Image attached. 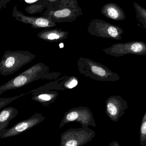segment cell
<instances>
[{"label":"cell","instance_id":"obj_2","mask_svg":"<svg viewBox=\"0 0 146 146\" xmlns=\"http://www.w3.org/2000/svg\"><path fill=\"white\" fill-rule=\"evenodd\" d=\"M82 13L76 0H62L55 4L49 3L42 16L55 23H72Z\"/></svg>","mask_w":146,"mask_h":146},{"label":"cell","instance_id":"obj_8","mask_svg":"<svg viewBox=\"0 0 146 146\" xmlns=\"http://www.w3.org/2000/svg\"><path fill=\"white\" fill-rule=\"evenodd\" d=\"M105 53L115 57H122L127 54L146 55V44L143 42H129L113 44L110 47L102 49Z\"/></svg>","mask_w":146,"mask_h":146},{"label":"cell","instance_id":"obj_5","mask_svg":"<svg viewBox=\"0 0 146 146\" xmlns=\"http://www.w3.org/2000/svg\"><path fill=\"white\" fill-rule=\"evenodd\" d=\"M71 128L64 131L60 135V146H82L93 140L96 135L94 131L88 126Z\"/></svg>","mask_w":146,"mask_h":146},{"label":"cell","instance_id":"obj_14","mask_svg":"<svg viewBox=\"0 0 146 146\" xmlns=\"http://www.w3.org/2000/svg\"><path fill=\"white\" fill-rule=\"evenodd\" d=\"M101 12L106 17L114 21H123L125 19L123 10L115 3H109L104 5Z\"/></svg>","mask_w":146,"mask_h":146},{"label":"cell","instance_id":"obj_7","mask_svg":"<svg viewBox=\"0 0 146 146\" xmlns=\"http://www.w3.org/2000/svg\"><path fill=\"white\" fill-rule=\"evenodd\" d=\"M74 122L80 123L81 126L96 127V123L92 112L89 108L86 107L80 106L71 108L66 112L60 124L59 129H61L66 124Z\"/></svg>","mask_w":146,"mask_h":146},{"label":"cell","instance_id":"obj_17","mask_svg":"<svg viewBox=\"0 0 146 146\" xmlns=\"http://www.w3.org/2000/svg\"><path fill=\"white\" fill-rule=\"evenodd\" d=\"M136 13V19L139 23V26L146 30V9L141 5L133 2Z\"/></svg>","mask_w":146,"mask_h":146},{"label":"cell","instance_id":"obj_13","mask_svg":"<svg viewBox=\"0 0 146 146\" xmlns=\"http://www.w3.org/2000/svg\"><path fill=\"white\" fill-rule=\"evenodd\" d=\"M78 81L74 76H65L55 82L46 84L45 87L49 90H64L65 89H71L77 86Z\"/></svg>","mask_w":146,"mask_h":146},{"label":"cell","instance_id":"obj_20","mask_svg":"<svg viewBox=\"0 0 146 146\" xmlns=\"http://www.w3.org/2000/svg\"><path fill=\"white\" fill-rule=\"evenodd\" d=\"M30 94L29 92L27 93L22 94L20 95L17 96H13L11 98H0V109H1L5 107L6 106L9 105L10 103H11L12 102L15 100H17L22 96H24L28 94Z\"/></svg>","mask_w":146,"mask_h":146},{"label":"cell","instance_id":"obj_16","mask_svg":"<svg viewBox=\"0 0 146 146\" xmlns=\"http://www.w3.org/2000/svg\"><path fill=\"white\" fill-rule=\"evenodd\" d=\"M19 111L13 107L4 108L0 112V134L5 130L10 122L17 116Z\"/></svg>","mask_w":146,"mask_h":146},{"label":"cell","instance_id":"obj_1","mask_svg":"<svg viewBox=\"0 0 146 146\" xmlns=\"http://www.w3.org/2000/svg\"><path fill=\"white\" fill-rule=\"evenodd\" d=\"M49 67L42 63H38L28 68L6 83L0 86V96L8 90L23 88L40 79H53L52 76L59 74L49 73Z\"/></svg>","mask_w":146,"mask_h":146},{"label":"cell","instance_id":"obj_19","mask_svg":"<svg viewBox=\"0 0 146 146\" xmlns=\"http://www.w3.org/2000/svg\"><path fill=\"white\" fill-rule=\"evenodd\" d=\"M140 143L142 146L146 144V111L143 117L140 126Z\"/></svg>","mask_w":146,"mask_h":146},{"label":"cell","instance_id":"obj_15","mask_svg":"<svg viewBox=\"0 0 146 146\" xmlns=\"http://www.w3.org/2000/svg\"><path fill=\"white\" fill-rule=\"evenodd\" d=\"M69 32L63 31L61 29H45L39 32L37 36L41 40L49 42H58L66 39Z\"/></svg>","mask_w":146,"mask_h":146},{"label":"cell","instance_id":"obj_4","mask_svg":"<svg viewBox=\"0 0 146 146\" xmlns=\"http://www.w3.org/2000/svg\"><path fill=\"white\" fill-rule=\"evenodd\" d=\"M35 57V54L28 51H6L0 62V74L3 76L13 74Z\"/></svg>","mask_w":146,"mask_h":146},{"label":"cell","instance_id":"obj_23","mask_svg":"<svg viewBox=\"0 0 146 146\" xmlns=\"http://www.w3.org/2000/svg\"><path fill=\"white\" fill-rule=\"evenodd\" d=\"M48 2H49V4H55L60 2L62 0H46Z\"/></svg>","mask_w":146,"mask_h":146},{"label":"cell","instance_id":"obj_10","mask_svg":"<svg viewBox=\"0 0 146 146\" xmlns=\"http://www.w3.org/2000/svg\"><path fill=\"white\" fill-rule=\"evenodd\" d=\"M127 101L120 96H111L106 101V111L109 118L114 122H117L123 116L128 108Z\"/></svg>","mask_w":146,"mask_h":146},{"label":"cell","instance_id":"obj_6","mask_svg":"<svg viewBox=\"0 0 146 146\" xmlns=\"http://www.w3.org/2000/svg\"><path fill=\"white\" fill-rule=\"evenodd\" d=\"M88 32L90 35L100 38L121 40L124 31L120 27L102 19H93L89 24Z\"/></svg>","mask_w":146,"mask_h":146},{"label":"cell","instance_id":"obj_12","mask_svg":"<svg viewBox=\"0 0 146 146\" xmlns=\"http://www.w3.org/2000/svg\"><path fill=\"white\" fill-rule=\"evenodd\" d=\"M32 95L31 100L48 107L52 104L59 95L58 93L47 88L45 85L30 91Z\"/></svg>","mask_w":146,"mask_h":146},{"label":"cell","instance_id":"obj_26","mask_svg":"<svg viewBox=\"0 0 146 146\" xmlns=\"http://www.w3.org/2000/svg\"></svg>","mask_w":146,"mask_h":146},{"label":"cell","instance_id":"obj_11","mask_svg":"<svg viewBox=\"0 0 146 146\" xmlns=\"http://www.w3.org/2000/svg\"><path fill=\"white\" fill-rule=\"evenodd\" d=\"M13 17L18 21L30 25L34 29H48L57 26L56 23L45 17H30L19 12L15 6L13 9Z\"/></svg>","mask_w":146,"mask_h":146},{"label":"cell","instance_id":"obj_3","mask_svg":"<svg viewBox=\"0 0 146 146\" xmlns=\"http://www.w3.org/2000/svg\"><path fill=\"white\" fill-rule=\"evenodd\" d=\"M77 65L80 74L96 81L114 82L120 79L117 73L90 59L80 57Z\"/></svg>","mask_w":146,"mask_h":146},{"label":"cell","instance_id":"obj_21","mask_svg":"<svg viewBox=\"0 0 146 146\" xmlns=\"http://www.w3.org/2000/svg\"><path fill=\"white\" fill-rule=\"evenodd\" d=\"M11 1V0H1V1H0V10H1L2 8L5 7Z\"/></svg>","mask_w":146,"mask_h":146},{"label":"cell","instance_id":"obj_9","mask_svg":"<svg viewBox=\"0 0 146 146\" xmlns=\"http://www.w3.org/2000/svg\"><path fill=\"white\" fill-rule=\"evenodd\" d=\"M45 119L46 117L42 113H36L30 117L17 122L11 128L7 129L0 134V138L4 139L18 135L34 128Z\"/></svg>","mask_w":146,"mask_h":146},{"label":"cell","instance_id":"obj_24","mask_svg":"<svg viewBox=\"0 0 146 146\" xmlns=\"http://www.w3.org/2000/svg\"><path fill=\"white\" fill-rule=\"evenodd\" d=\"M119 143L117 141H113L110 143L109 144V146H119Z\"/></svg>","mask_w":146,"mask_h":146},{"label":"cell","instance_id":"obj_25","mask_svg":"<svg viewBox=\"0 0 146 146\" xmlns=\"http://www.w3.org/2000/svg\"><path fill=\"white\" fill-rule=\"evenodd\" d=\"M143 146H146V144H145V145H143Z\"/></svg>","mask_w":146,"mask_h":146},{"label":"cell","instance_id":"obj_18","mask_svg":"<svg viewBox=\"0 0 146 146\" xmlns=\"http://www.w3.org/2000/svg\"><path fill=\"white\" fill-rule=\"evenodd\" d=\"M49 2L46 0H43L42 2L34 4L27 7L25 9V11L29 14H35L37 13L42 12L45 8H47Z\"/></svg>","mask_w":146,"mask_h":146},{"label":"cell","instance_id":"obj_22","mask_svg":"<svg viewBox=\"0 0 146 146\" xmlns=\"http://www.w3.org/2000/svg\"><path fill=\"white\" fill-rule=\"evenodd\" d=\"M40 0H24L26 3L29 4H32L34 3H36L39 1Z\"/></svg>","mask_w":146,"mask_h":146}]
</instances>
